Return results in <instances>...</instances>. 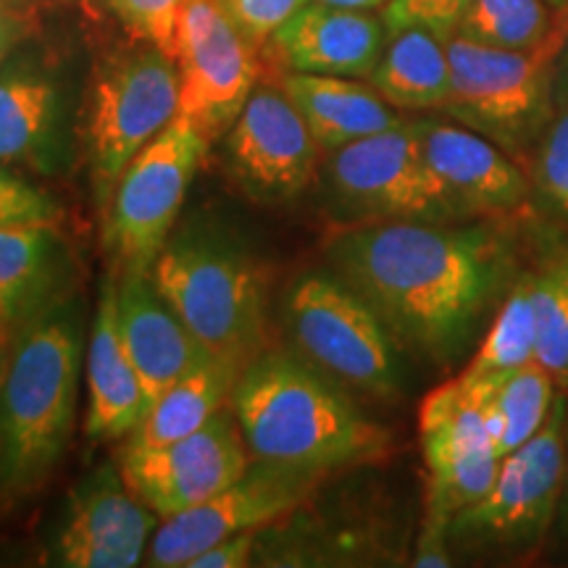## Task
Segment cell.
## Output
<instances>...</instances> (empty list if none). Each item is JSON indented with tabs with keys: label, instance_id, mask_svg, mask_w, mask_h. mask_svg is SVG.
Wrapping results in <instances>:
<instances>
[{
	"label": "cell",
	"instance_id": "484cf974",
	"mask_svg": "<svg viewBox=\"0 0 568 568\" xmlns=\"http://www.w3.org/2000/svg\"><path fill=\"white\" fill-rule=\"evenodd\" d=\"M479 385L485 387L487 424L500 458L529 443L542 429L560 393L552 376L537 361L508 374L506 379Z\"/></svg>",
	"mask_w": 568,
	"mask_h": 568
},
{
	"label": "cell",
	"instance_id": "ffe728a7",
	"mask_svg": "<svg viewBox=\"0 0 568 568\" xmlns=\"http://www.w3.org/2000/svg\"><path fill=\"white\" fill-rule=\"evenodd\" d=\"M84 437L92 443H116L130 437L148 414V397L119 332L116 276L103 282L84 351Z\"/></svg>",
	"mask_w": 568,
	"mask_h": 568
},
{
	"label": "cell",
	"instance_id": "74e56055",
	"mask_svg": "<svg viewBox=\"0 0 568 568\" xmlns=\"http://www.w3.org/2000/svg\"><path fill=\"white\" fill-rule=\"evenodd\" d=\"M316 3L337 6V9H355V11H382L389 0H316Z\"/></svg>",
	"mask_w": 568,
	"mask_h": 568
},
{
	"label": "cell",
	"instance_id": "52a82bcc",
	"mask_svg": "<svg viewBox=\"0 0 568 568\" xmlns=\"http://www.w3.org/2000/svg\"><path fill=\"white\" fill-rule=\"evenodd\" d=\"M447 116L485 134L510 155L531 151L556 109V69L548 45L508 51L453 34L447 38Z\"/></svg>",
	"mask_w": 568,
	"mask_h": 568
},
{
	"label": "cell",
	"instance_id": "8d00e7d4",
	"mask_svg": "<svg viewBox=\"0 0 568 568\" xmlns=\"http://www.w3.org/2000/svg\"><path fill=\"white\" fill-rule=\"evenodd\" d=\"M17 38H19L17 17H13V13L6 9V6H0V63L6 61V55H9Z\"/></svg>",
	"mask_w": 568,
	"mask_h": 568
},
{
	"label": "cell",
	"instance_id": "6da1fadb",
	"mask_svg": "<svg viewBox=\"0 0 568 568\" xmlns=\"http://www.w3.org/2000/svg\"><path fill=\"white\" fill-rule=\"evenodd\" d=\"M326 261L397 343L443 366L466 353L510 276V245L485 224L364 222L329 240Z\"/></svg>",
	"mask_w": 568,
	"mask_h": 568
},
{
	"label": "cell",
	"instance_id": "f35d334b",
	"mask_svg": "<svg viewBox=\"0 0 568 568\" xmlns=\"http://www.w3.org/2000/svg\"><path fill=\"white\" fill-rule=\"evenodd\" d=\"M558 527L568 537V426H566V477H564V493H560V506H558Z\"/></svg>",
	"mask_w": 568,
	"mask_h": 568
},
{
	"label": "cell",
	"instance_id": "cb8c5ba5",
	"mask_svg": "<svg viewBox=\"0 0 568 568\" xmlns=\"http://www.w3.org/2000/svg\"><path fill=\"white\" fill-rule=\"evenodd\" d=\"M240 372L243 368L209 355L201 366L182 376L148 408L138 429L126 437L122 456L161 450L201 429L209 418L230 406L232 387Z\"/></svg>",
	"mask_w": 568,
	"mask_h": 568
},
{
	"label": "cell",
	"instance_id": "4316f807",
	"mask_svg": "<svg viewBox=\"0 0 568 568\" xmlns=\"http://www.w3.org/2000/svg\"><path fill=\"white\" fill-rule=\"evenodd\" d=\"M537 324L531 303V272L521 274L503 297L477 355L460 376L474 382H500L535 361Z\"/></svg>",
	"mask_w": 568,
	"mask_h": 568
},
{
	"label": "cell",
	"instance_id": "7a4b0ae2",
	"mask_svg": "<svg viewBox=\"0 0 568 568\" xmlns=\"http://www.w3.org/2000/svg\"><path fill=\"white\" fill-rule=\"evenodd\" d=\"M230 408L253 458L329 474L372 464L387 429L361 414L345 387L295 351H261L237 374Z\"/></svg>",
	"mask_w": 568,
	"mask_h": 568
},
{
	"label": "cell",
	"instance_id": "1f68e13d",
	"mask_svg": "<svg viewBox=\"0 0 568 568\" xmlns=\"http://www.w3.org/2000/svg\"><path fill=\"white\" fill-rule=\"evenodd\" d=\"M468 6L471 0H389L382 9V19H385L387 34L422 27L447 40L458 32Z\"/></svg>",
	"mask_w": 568,
	"mask_h": 568
},
{
	"label": "cell",
	"instance_id": "4dcf8cb0",
	"mask_svg": "<svg viewBox=\"0 0 568 568\" xmlns=\"http://www.w3.org/2000/svg\"><path fill=\"white\" fill-rule=\"evenodd\" d=\"M109 3L132 38L151 42L174 59L176 21L184 0H109Z\"/></svg>",
	"mask_w": 568,
	"mask_h": 568
},
{
	"label": "cell",
	"instance_id": "d4e9b609",
	"mask_svg": "<svg viewBox=\"0 0 568 568\" xmlns=\"http://www.w3.org/2000/svg\"><path fill=\"white\" fill-rule=\"evenodd\" d=\"M368 82L400 111L445 109L450 101L447 40L422 27L393 32Z\"/></svg>",
	"mask_w": 568,
	"mask_h": 568
},
{
	"label": "cell",
	"instance_id": "44dd1931",
	"mask_svg": "<svg viewBox=\"0 0 568 568\" xmlns=\"http://www.w3.org/2000/svg\"><path fill=\"white\" fill-rule=\"evenodd\" d=\"M71 253L59 224L0 230V332L21 329L69 293Z\"/></svg>",
	"mask_w": 568,
	"mask_h": 568
},
{
	"label": "cell",
	"instance_id": "d590c367",
	"mask_svg": "<svg viewBox=\"0 0 568 568\" xmlns=\"http://www.w3.org/2000/svg\"><path fill=\"white\" fill-rule=\"evenodd\" d=\"M258 531H243V535L226 537L222 542L205 548L187 568H243L251 566V558L258 548Z\"/></svg>",
	"mask_w": 568,
	"mask_h": 568
},
{
	"label": "cell",
	"instance_id": "e0dca14e",
	"mask_svg": "<svg viewBox=\"0 0 568 568\" xmlns=\"http://www.w3.org/2000/svg\"><path fill=\"white\" fill-rule=\"evenodd\" d=\"M424 159L456 219L506 216L527 203L531 182L514 155L464 124L416 119Z\"/></svg>",
	"mask_w": 568,
	"mask_h": 568
},
{
	"label": "cell",
	"instance_id": "2e32d148",
	"mask_svg": "<svg viewBox=\"0 0 568 568\" xmlns=\"http://www.w3.org/2000/svg\"><path fill=\"white\" fill-rule=\"evenodd\" d=\"M237 418L226 406L180 443L122 456L126 487L161 518L190 510L237 481L251 466Z\"/></svg>",
	"mask_w": 568,
	"mask_h": 568
},
{
	"label": "cell",
	"instance_id": "5b68a950",
	"mask_svg": "<svg viewBox=\"0 0 568 568\" xmlns=\"http://www.w3.org/2000/svg\"><path fill=\"white\" fill-rule=\"evenodd\" d=\"M280 314L295 353L337 385L368 397L400 393V343L335 272H305L293 280Z\"/></svg>",
	"mask_w": 568,
	"mask_h": 568
},
{
	"label": "cell",
	"instance_id": "9c48e42d",
	"mask_svg": "<svg viewBox=\"0 0 568 568\" xmlns=\"http://www.w3.org/2000/svg\"><path fill=\"white\" fill-rule=\"evenodd\" d=\"M566 426L568 393H558L542 429L503 456L489 493L453 516L450 542L527 552L548 537L564 493Z\"/></svg>",
	"mask_w": 568,
	"mask_h": 568
},
{
	"label": "cell",
	"instance_id": "7402d4cb",
	"mask_svg": "<svg viewBox=\"0 0 568 568\" xmlns=\"http://www.w3.org/2000/svg\"><path fill=\"white\" fill-rule=\"evenodd\" d=\"M280 84L303 113L322 153L339 151L355 140L406 122L400 109L387 103L372 84L353 77L284 71Z\"/></svg>",
	"mask_w": 568,
	"mask_h": 568
},
{
	"label": "cell",
	"instance_id": "d6986e66",
	"mask_svg": "<svg viewBox=\"0 0 568 568\" xmlns=\"http://www.w3.org/2000/svg\"><path fill=\"white\" fill-rule=\"evenodd\" d=\"M116 301L122 343L145 387L151 408L169 387L201 366L211 353L182 324L172 305L163 301L151 274H119Z\"/></svg>",
	"mask_w": 568,
	"mask_h": 568
},
{
	"label": "cell",
	"instance_id": "8992f818",
	"mask_svg": "<svg viewBox=\"0 0 568 568\" xmlns=\"http://www.w3.org/2000/svg\"><path fill=\"white\" fill-rule=\"evenodd\" d=\"M180 113V69L161 48L142 42L101 63L90 82L84 145L98 203L109 205L113 187L134 155Z\"/></svg>",
	"mask_w": 568,
	"mask_h": 568
},
{
	"label": "cell",
	"instance_id": "83f0119b",
	"mask_svg": "<svg viewBox=\"0 0 568 568\" xmlns=\"http://www.w3.org/2000/svg\"><path fill=\"white\" fill-rule=\"evenodd\" d=\"M552 13L548 0H471L456 34L508 51H537L550 42Z\"/></svg>",
	"mask_w": 568,
	"mask_h": 568
},
{
	"label": "cell",
	"instance_id": "9a60e30c",
	"mask_svg": "<svg viewBox=\"0 0 568 568\" xmlns=\"http://www.w3.org/2000/svg\"><path fill=\"white\" fill-rule=\"evenodd\" d=\"M159 518L126 487L122 468L103 464L69 493L48 558L61 568H132L151 548Z\"/></svg>",
	"mask_w": 568,
	"mask_h": 568
},
{
	"label": "cell",
	"instance_id": "603a6c76",
	"mask_svg": "<svg viewBox=\"0 0 568 568\" xmlns=\"http://www.w3.org/2000/svg\"><path fill=\"white\" fill-rule=\"evenodd\" d=\"M63 95L59 82L38 69L0 74V163L55 172L61 163Z\"/></svg>",
	"mask_w": 568,
	"mask_h": 568
},
{
	"label": "cell",
	"instance_id": "30bf717a",
	"mask_svg": "<svg viewBox=\"0 0 568 568\" xmlns=\"http://www.w3.org/2000/svg\"><path fill=\"white\" fill-rule=\"evenodd\" d=\"M326 155V187L361 222H456L410 119Z\"/></svg>",
	"mask_w": 568,
	"mask_h": 568
},
{
	"label": "cell",
	"instance_id": "8fae6325",
	"mask_svg": "<svg viewBox=\"0 0 568 568\" xmlns=\"http://www.w3.org/2000/svg\"><path fill=\"white\" fill-rule=\"evenodd\" d=\"M180 116L209 140L230 132L258 84L255 42L240 30L222 0H184L176 21Z\"/></svg>",
	"mask_w": 568,
	"mask_h": 568
},
{
	"label": "cell",
	"instance_id": "f1b7e54d",
	"mask_svg": "<svg viewBox=\"0 0 568 568\" xmlns=\"http://www.w3.org/2000/svg\"><path fill=\"white\" fill-rule=\"evenodd\" d=\"M531 303L537 324L535 361L560 393H568V247L531 272Z\"/></svg>",
	"mask_w": 568,
	"mask_h": 568
},
{
	"label": "cell",
	"instance_id": "7c38bea8",
	"mask_svg": "<svg viewBox=\"0 0 568 568\" xmlns=\"http://www.w3.org/2000/svg\"><path fill=\"white\" fill-rule=\"evenodd\" d=\"M322 474L253 458L237 481L201 506L161 518L148 548V564L187 568L205 548L226 537L258 531L293 514L314 493Z\"/></svg>",
	"mask_w": 568,
	"mask_h": 568
},
{
	"label": "cell",
	"instance_id": "3957f363",
	"mask_svg": "<svg viewBox=\"0 0 568 568\" xmlns=\"http://www.w3.org/2000/svg\"><path fill=\"white\" fill-rule=\"evenodd\" d=\"M84 303L67 293L19 329L0 382V489H38L71 443L84 372Z\"/></svg>",
	"mask_w": 568,
	"mask_h": 568
},
{
	"label": "cell",
	"instance_id": "60d3db41",
	"mask_svg": "<svg viewBox=\"0 0 568 568\" xmlns=\"http://www.w3.org/2000/svg\"><path fill=\"white\" fill-rule=\"evenodd\" d=\"M548 3H550L552 9H556V11H564V9H568V0H548Z\"/></svg>",
	"mask_w": 568,
	"mask_h": 568
},
{
	"label": "cell",
	"instance_id": "ab89813d",
	"mask_svg": "<svg viewBox=\"0 0 568 568\" xmlns=\"http://www.w3.org/2000/svg\"><path fill=\"white\" fill-rule=\"evenodd\" d=\"M568 95V51L564 53V63L556 69V88H552V98Z\"/></svg>",
	"mask_w": 568,
	"mask_h": 568
},
{
	"label": "cell",
	"instance_id": "d6a6232c",
	"mask_svg": "<svg viewBox=\"0 0 568 568\" xmlns=\"http://www.w3.org/2000/svg\"><path fill=\"white\" fill-rule=\"evenodd\" d=\"M61 209L51 195L42 193L0 163V230L21 224H59Z\"/></svg>",
	"mask_w": 568,
	"mask_h": 568
},
{
	"label": "cell",
	"instance_id": "4fadbf2b",
	"mask_svg": "<svg viewBox=\"0 0 568 568\" xmlns=\"http://www.w3.org/2000/svg\"><path fill=\"white\" fill-rule=\"evenodd\" d=\"M418 432L429 471L426 506L456 516L479 503L503 460L487 424L485 387L460 374L437 387L418 410Z\"/></svg>",
	"mask_w": 568,
	"mask_h": 568
},
{
	"label": "cell",
	"instance_id": "b9f144b4",
	"mask_svg": "<svg viewBox=\"0 0 568 568\" xmlns=\"http://www.w3.org/2000/svg\"><path fill=\"white\" fill-rule=\"evenodd\" d=\"M3 343H6V335H3V332H0V355H3Z\"/></svg>",
	"mask_w": 568,
	"mask_h": 568
},
{
	"label": "cell",
	"instance_id": "836d02e7",
	"mask_svg": "<svg viewBox=\"0 0 568 568\" xmlns=\"http://www.w3.org/2000/svg\"><path fill=\"white\" fill-rule=\"evenodd\" d=\"M311 0H222L230 17L255 45L268 42Z\"/></svg>",
	"mask_w": 568,
	"mask_h": 568
},
{
	"label": "cell",
	"instance_id": "ba28073f",
	"mask_svg": "<svg viewBox=\"0 0 568 568\" xmlns=\"http://www.w3.org/2000/svg\"><path fill=\"white\" fill-rule=\"evenodd\" d=\"M209 142L190 119L176 113L174 122L126 163L105 205V245L116 274H151L153 261L172 237Z\"/></svg>",
	"mask_w": 568,
	"mask_h": 568
},
{
	"label": "cell",
	"instance_id": "e575fe53",
	"mask_svg": "<svg viewBox=\"0 0 568 568\" xmlns=\"http://www.w3.org/2000/svg\"><path fill=\"white\" fill-rule=\"evenodd\" d=\"M450 524L453 516L443 514V510L426 506L424 527L418 535L414 566L418 568H447L453 566L450 560Z\"/></svg>",
	"mask_w": 568,
	"mask_h": 568
},
{
	"label": "cell",
	"instance_id": "f546056e",
	"mask_svg": "<svg viewBox=\"0 0 568 568\" xmlns=\"http://www.w3.org/2000/svg\"><path fill=\"white\" fill-rule=\"evenodd\" d=\"M529 182L537 203L568 222V95L556 98V109L531 148Z\"/></svg>",
	"mask_w": 568,
	"mask_h": 568
},
{
	"label": "cell",
	"instance_id": "5bb4252c",
	"mask_svg": "<svg viewBox=\"0 0 568 568\" xmlns=\"http://www.w3.org/2000/svg\"><path fill=\"white\" fill-rule=\"evenodd\" d=\"M322 148L280 84H255L226 132V166L258 203H287L314 180Z\"/></svg>",
	"mask_w": 568,
	"mask_h": 568
},
{
	"label": "cell",
	"instance_id": "277c9868",
	"mask_svg": "<svg viewBox=\"0 0 568 568\" xmlns=\"http://www.w3.org/2000/svg\"><path fill=\"white\" fill-rule=\"evenodd\" d=\"M151 280L211 355L243 368L264 351V280L251 253L224 232L205 224L174 230Z\"/></svg>",
	"mask_w": 568,
	"mask_h": 568
},
{
	"label": "cell",
	"instance_id": "ac0fdd59",
	"mask_svg": "<svg viewBox=\"0 0 568 568\" xmlns=\"http://www.w3.org/2000/svg\"><path fill=\"white\" fill-rule=\"evenodd\" d=\"M385 19L374 11L305 3L268 40L284 71L368 80L387 45Z\"/></svg>",
	"mask_w": 568,
	"mask_h": 568
}]
</instances>
